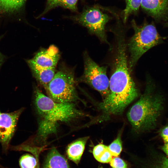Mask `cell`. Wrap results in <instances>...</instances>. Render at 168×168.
<instances>
[{
    "instance_id": "1",
    "label": "cell",
    "mask_w": 168,
    "mask_h": 168,
    "mask_svg": "<svg viewBox=\"0 0 168 168\" xmlns=\"http://www.w3.org/2000/svg\"><path fill=\"white\" fill-rule=\"evenodd\" d=\"M118 34L111 75L110 92L100 103V109L107 115L121 114L138 96V90L131 76L127 62L124 38Z\"/></svg>"
},
{
    "instance_id": "2",
    "label": "cell",
    "mask_w": 168,
    "mask_h": 168,
    "mask_svg": "<svg viewBox=\"0 0 168 168\" xmlns=\"http://www.w3.org/2000/svg\"><path fill=\"white\" fill-rule=\"evenodd\" d=\"M35 93V106L40 118L36 140L45 141L56 132L59 122H69L84 115L72 102H55L37 87Z\"/></svg>"
},
{
    "instance_id": "3",
    "label": "cell",
    "mask_w": 168,
    "mask_h": 168,
    "mask_svg": "<svg viewBox=\"0 0 168 168\" xmlns=\"http://www.w3.org/2000/svg\"><path fill=\"white\" fill-rule=\"evenodd\" d=\"M144 93L130 108L127 117L133 129L142 132L154 128L163 110L162 96L156 91V85L152 79L147 77Z\"/></svg>"
},
{
    "instance_id": "4",
    "label": "cell",
    "mask_w": 168,
    "mask_h": 168,
    "mask_svg": "<svg viewBox=\"0 0 168 168\" xmlns=\"http://www.w3.org/2000/svg\"><path fill=\"white\" fill-rule=\"evenodd\" d=\"M132 25L134 33L128 44L130 54L128 66L131 71L144 54L152 48L163 43L164 39L152 24L146 23L139 26L133 20Z\"/></svg>"
},
{
    "instance_id": "5",
    "label": "cell",
    "mask_w": 168,
    "mask_h": 168,
    "mask_svg": "<svg viewBox=\"0 0 168 168\" xmlns=\"http://www.w3.org/2000/svg\"><path fill=\"white\" fill-rule=\"evenodd\" d=\"M75 80L72 73L66 70L56 72L44 88L48 96L58 103L72 102L77 98Z\"/></svg>"
},
{
    "instance_id": "6",
    "label": "cell",
    "mask_w": 168,
    "mask_h": 168,
    "mask_svg": "<svg viewBox=\"0 0 168 168\" xmlns=\"http://www.w3.org/2000/svg\"><path fill=\"white\" fill-rule=\"evenodd\" d=\"M84 71L81 80L99 92L103 100L110 92L107 68L98 65L86 53L84 54Z\"/></svg>"
},
{
    "instance_id": "7",
    "label": "cell",
    "mask_w": 168,
    "mask_h": 168,
    "mask_svg": "<svg viewBox=\"0 0 168 168\" xmlns=\"http://www.w3.org/2000/svg\"><path fill=\"white\" fill-rule=\"evenodd\" d=\"M73 18L96 35L102 41L109 43L106 38L105 27L110 18L98 7H94L88 8Z\"/></svg>"
},
{
    "instance_id": "8",
    "label": "cell",
    "mask_w": 168,
    "mask_h": 168,
    "mask_svg": "<svg viewBox=\"0 0 168 168\" xmlns=\"http://www.w3.org/2000/svg\"><path fill=\"white\" fill-rule=\"evenodd\" d=\"M23 110L22 109L9 113H2L0 111V142L5 152L8 149Z\"/></svg>"
},
{
    "instance_id": "9",
    "label": "cell",
    "mask_w": 168,
    "mask_h": 168,
    "mask_svg": "<svg viewBox=\"0 0 168 168\" xmlns=\"http://www.w3.org/2000/svg\"><path fill=\"white\" fill-rule=\"evenodd\" d=\"M60 58L58 48L54 45L39 51L32 59L27 61L32 64L44 68H55Z\"/></svg>"
},
{
    "instance_id": "10",
    "label": "cell",
    "mask_w": 168,
    "mask_h": 168,
    "mask_svg": "<svg viewBox=\"0 0 168 168\" xmlns=\"http://www.w3.org/2000/svg\"><path fill=\"white\" fill-rule=\"evenodd\" d=\"M142 8L156 18L164 17L168 12V0H142Z\"/></svg>"
},
{
    "instance_id": "11",
    "label": "cell",
    "mask_w": 168,
    "mask_h": 168,
    "mask_svg": "<svg viewBox=\"0 0 168 168\" xmlns=\"http://www.w3.org/2000/svg\"><path fill=\"white\" fill-rule=\"evenodd\" d=\"M88 139V137L80 138L75 140L68 146L66 153L69 159L77 164L79 163Z\"/></svg>"
},
{
    "instance_id": "12",
    "label": "cell",
    "mask_w": 168,
    "mask_h": 168,
    "mask_svg": "<svg viewBox=\"0 0 168 168\" xmlns=\"http://www.w3.org/2000/svg\"><path fill=\"white\" fill-rule=\"evenodd\" d=\"M43 168H69L67 159L55 148L48 153Z\"/></svg>"
},
{
    "instance_id": "13",
    "label": "cell",
    "mask_w": 168,
    "mask_h": 168,
    "mask_svg": "<svg viewBox=\"0 0 168 168\" xmlns=\"http://www.w3.org/2000/svg\"><path fill=\"white\" fill-rule=\"evenodd\" d=\"M36 80L45 88L54 77L55 68H44L28 64Z\"/></svg>"
},
{
    "instance_id": "14",
    "label": "cell",
    "mask_w": 168,
    "mask_h": 168,
    "mask_svg": "<svg viewBox=\"0 0 168 168\" xmlns=\"http://www.w3.org/2000/svg\"><path fill=\"white\" fill-rule=\"evenodd\" d=\"M26 0H0V12L13 13L21 10Z\"/></svg>"
},
{
    "instance_id": "15",
    "label": "cell",
    "mask_w": 168,
    "mask_h": 168,
    "mask_svg": "<svg viewBox=\"0 0 168 168\" xmlns=\"http://www.w3.org/2000/svg\"><path fill=\"white\" fill-rule=\"evenodd\" d=\"M77 1V0H48L45 8L40 16H42L50 10L58 6L76 11Z\"/></svg>"
},
{
    "instance_id": "16",
    "label": "cell",
    "mask_w": 168,
    "mask_h": 168,
    "mask_svg": "<svg viewBox=\"0 0 168 168\" xmlns=\"http://www.w3.org/2000/svg\"><path fill=\"white\" fill-rule=\"evenodd\" d=\"M92 153L95 158L101 163H108L112 159V156L108 146L103 144H99L95 146Z\"/></svg>"
},
{
    "instance_id": "17",
    "label": "cell",
    "mask_w": 168,
    "mask_h": 168,
    "mask_svg": "<svg viewBox=\"0 0 168 168\" xmlns=\"http://www.w3.org/2000/svg\"><path fill=\"white\" fill-rule=\"evenodd\" d=\"M39 153L33 155L25 154L22 156L19 160V165L20 168H37L39 163Z\"/></svg>"
},
{
    "instance_id": "18",
    "label": "cell",
    "mask_w": 168,
    "mask_h": 168,
    "mask_svg": "<svg viewBox=\"0 0 168 168\" xmlns=\"http://www.w3.org/2000/svg\"><path fill=\"white\" fill-rule=\"evenodd\" d=\"M146 168H168V158L161 154L156 155L147 164Z\"/></svg>"
},
{
    "instance_id": "19",
    "label": "cell",
    "mask_w": 168,
    "mask_h": 168,
    "mask_svg": "<svg viewBox=\"0 0 168 168\" xmlns=\"http://www.w3.org/2000/svg\"><path fill=\"white\" fill-rule=\"evenodd\" d=\"M142 0H125L126 6L123 11V21L125 22L129 16L136 12L141 6Z\"/></svg>"
},
{
    "instance_id": "20",
    "label": "cell",
    "mask_w": 168,
    "mask_h": 168,
    "mask_svg": "<svg viewBox=\"0 0 168 168\" xmlns=\"http://www.w3.org/2000/svg\"><path fill=\"white\" fill-rule=\"evenodd\" d=\"M108 147L112 156L117 157L120 155L122 149L121 132L119 133L116 138Z\"/></svg>"
},
{
    "instance_id": "21",
    "label": "cell",
    "mask_w": 168,
    "mask_h": 168,
    "mask_svg": "<svg viewBox=\"0 0 168 168\" xmlns=\"http://www.w3.org/2000/svg\"><path fill=\"white\" fill-rule=\"evenodd\" d=\"M110 162L112 168H127V165L125 162L118 156L112 158Z\"/></svg>"
},
{
    "instance_id": "22",
    "label": "cell",
    "mask_w": 168,
    "mask_h": 168,
    "mask_svg": "<svg viewBox=\"0 0 168 168\" xmlns=\"http://www.w3.org/2000/svg\"><path fill=\"white\" fill-rule=\"evenodd\" d=\"M160 135L165 143L168 142V126L164 127L161 130Z\"/></svg>"
},
{
    "instance_id": "23",
    "label": "cell",
    "mask_w": 168,
    "mask_h": 168,
    "mask_svg": "<svg viewBox=\"0 0 168 168\" xmlns=\"http://www.w3.org/2000/svg\"><path fill=\"white\" fill-rule=\"evenodd\" d=\"M161 149L166 155V156L168 158V142L165 143L161 147Z\"/></svg>"
},
{
    "instance_id": "24",
    "label": "cell",
    "mask_w": 168,
    "mask_h": 168,
    "mask_svg": "<svg viewBox=\"0 0 168 168\" xmlns=\"http://www.w3.org/2000/svg\"><path fill=\"white\" fill-rule=\"evenodd\" d=\"M4 56L0 52V67L4 61Z\"/></svg>"
},
{
    "instance_id": "25",
    "label": "cell",
    "mask_w": 168,
    "mask_h": 168,
    "mask_svg": "<svg viewBox=\"0 0 168 168\" xmlns=\"http://www.w3.org/2000/svg\"><path fill=\"white\" fill-rule=\"evenodd\" d=\"M166 26H168V23L167 24Z\"/></svg>"
}]
</instances>
